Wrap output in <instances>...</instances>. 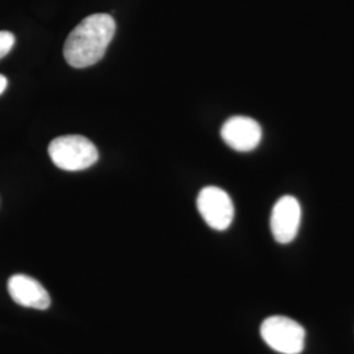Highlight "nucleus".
<instances>
[{"instance_id":"1a4fd4ad","label":"nucleus","mask_w":354,"mask_h":354,"mask_svg":"<svg viewBox=\"0 0 354 354\" xmlns=\"http://www.w3.org/2000/svg\"><path fill=\"white\" fill-rule=\"evenodd\" d=\"M7 86H8V80H7V77L4 75H0V95L6 91Z\"/></svg>"},{"instance_id":"f03ea898","label":"nucleus","mask_w":354,"mask_h":354,"mask_svg":"<svg viewBox=\"0 0 354 354\" xmlns=\"http://www.w3.org/2000/svg\"><path fill=\"white\" fill-rule=\"evenodd\" d=\"M49 156L64 171H83L99 159L97 147L86 137L64 136L51 140Z\"/></svg>"},{"instance_id":"20e7f679","label":"nucleus","mask_w":354,"mask_h":354,"mask_svg":"<svg viewBox=\"0 0 354 354\" xmlns=\"http://www.w3.org/2000/svg\"><path fill=\"white\" fill-rule=\"evenodd\" d=\"M197 207L203 221L214 230H227L232 223L234 203L227 193L218 187L203 188L197 197Z\"/></svg>"},{"instance_id":"39448f33","label":"nucleus","mask_w":354,"mask_h":354,"mask_svg":"<svg viewBox=\"0 0 354 354\" xmlns=\"http://www.w3.org/2000/svg\"><path fill=\"white\" fill-rule=\"evenodd\" d=\"M301 216V205L295 197H281L270 215V228L274 239L281 244H288L294 241L299 230Z\"/></svg>"},{"instance_id":"423d86ee","label":"nucleus","mask_w":354,"mask_h":354,"mask_svg":"<svg viewBox=\"0 0 354 354\" xmlns=\"http://www.w3.org/2000/svg\"><path fill=\"white\" fill-rule=\"evenodd\" d=\"M222 140L232 150L248 152L254 150L263 137L261 127L250 117L235 115L228 118L221 130Z\"/></svg>"},{"instance_id":"6e6552de","label":"nucleus","mask_w":354,"mask_h":354,"mask_svg":"<svg viewBox=\"0 0 354 354\" xmlns=\"http://www.w3.org/2000/svg\"><path fill=\"white\" fill-rule=\"evenodd\" d=\"M15 41L16 39L11 32L0 30V59L4 58L10 51L12 50Z\"/></svg>"},{"instance_id":"7ed1b4c3","label":"nucleus","mask_w":354,"mask_h":354,"mask_svg":"<svg viewBox=\"0 0 354 354\" xmlns=\"http://www.w3.org/2000/svg\"><path fill=\"white\" fill-rule=\"evenodd\" d=\"M264 342L276 352L282 354H299L304 348V328L290 317H270L260 328Z\"/></svg>"},{"instance_id":"0eeeda50","label":"nucleus","mask_w":354,"mask_h":354,"mask_svg":"<svg viewBox=\"0 0 354 354\" xmlns=\"http://www.w3.org/2000/svg\"><path fill=\"white\" fill-rule=\"evenodd\" d=\"M7 286L11 298L20 306L35 310H48L50 307V295L37 279L26 274H15L8 279Z\"/></svg>"},{"instance_id":"f257e3e1","label":"nucleus","mask_w":354,"mask_h":354,"mask_svg":"<svg viewBox=\"0 0 354 354\" xmlns=\"http://www.w3.org/2000/svg\"><path fill=\"white\" fill-rule=\"evenodd\" d=\"M115 33V21L108 13H93L82 20L64 42L66 62L84 68L102 61Z\"/></svg>"}]
</instances>
